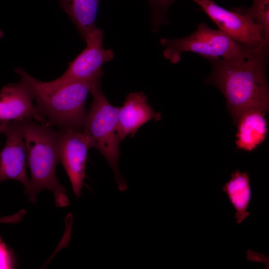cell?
Returning <instances> with one entry per match:
<instances>
[{
  "mask_svg": "<svg viewBox=\"0 0 269 269\" xmlns=\"http://www.w3.org/2000/svg\"><path fill=\"white\" fill-rule=\"evenodd\" d=\"M269 45L257 49L246 48L241 55L223 59H209L212 72L206 83L217 87L223 93L234 122L251 110H269V85L267 66Z\"/></svg>",
  "mask_w": 269,
  "mask_h": 269,
  "instance_id": "obj_1",
  "label": "cell"
},
{
  "mask_svg": "<svg viewBox=\"0 0 269 269\" xmlns=\"http://www.w3.org/2000/svg\"><path fill=\"white\" fill-rule=\"evenodd\" d=\"M31 91L36 108L49 126L59 130L82 131L85 103L92 85L80 81L43 82L22 68L14 69Z\"/></svg>",
  "mask_w": 269,
  "mask_h": 269,
  "instance_id": "obj_2",
  "label": "cell"
},
{
  "mask_svg": "<svg viewBox=\"0 0 269 269\" xmlns=\"http://www.w3.org/2000/svg\"><path fill=\"white\" fill-rule=\"evenodd\" d=\"M20 122L31 174L28 186L25 189L29 200L34 203L37 194L47 189L53 193L57 207H66L69 204V198L56 176L59 160L58 131L32 120Z\"/></svg>",
  "mask_w": 269,
  "mask_h": 269,
  "instance_id": "obj_3",
  "label": "cell"
},
{
  "mask_svg": "<svg viewBox=\"0 0 269 269\" xmlns=\"http://www.w3.org/2000/svg\"><path fill=\"white\" fill-rule=\"evenodd\" d=\"M90 92L93 100L86 112L82 131L90 148L98 149L112 168L119 189L125 191L127 185L118 167L121 142L118 134L120 107L109 102L102 90L101 83L94 85Z\"/></svg>",
  "mask_w": 269,
  "mask_h": 269,
  "instance_id": "obj_4",
  "label": "cell"
},
{
  "mask_svg": "<svg viewBox=\"0 0 269 269\" xmlns=\"http://www.w3.org/2000/svg\"><path fill=\"white\" fill-rule=\"evenodd\" d=\"M160 43L165 47L164 57L173 64L180 61L181 54L184 52L195 53L207 60L220 57L228 59L241 55L247 48L203 22L189 36L171 39L163 38Z\"/></svg>",
  "mask_w": 269,
  "mask_h": 269,
  "instance_id": "obj_5",
  "label": "cell"
},
{
  "mask_svg": "<svg viewBox=\"0 0 269 269\" xmlns=\"http://www.w3.org/2000/svg\"><path fill=\"white\" fill-rule=\"evenodd\" d=\"M221 30L234 41L250 49L264 45L262 28L239 8L228 10L212 0H193Z\"/></svg>",
  "mask_w": 269,
  "mask_h": 269,
  "instance_id": "obj_6",
  "label": "cell"
},
{
  "mask_svg": "<svg viewBox=\"0 0 269 269\" xmlns=\"http://www.w3.org/2000/svg\"><path fill=\"white\" fill-rule=\"evenodd\" d=\"M84 41L85 48L69 63L67 69L56 81H84L92 85L101 81V67L114 58V52L103 47V30L97 27Z\"/></svg>",
  "mask_w": 269,
  "mask_h": 269,
  "instance_id": "obj_7",
  "label": "cell"
},
{
  "mask_svg": "<svg viewBox=\"0 0 269 269\" xmlns=\"http://www.w3.org/2000/svg\"><path fill=\"white\" fill-rule=\"evenodd\" d=\"M0 134L6 137L5 145L0 152V183L5 180H15L21 183L26 189L29 180L20 121L0 122Z\"/></svg>",
  "mask_w": 269,
  "mask_h": 269,
  "instance_id": "obj_8",
  "label": "cell"
},
{
  "mask_svg": "<svg viewBox=\"0 0 269 269\" xmlns=\"http://www.w3.org/2000/svg\"><path fill=\"white\" fill-rule=\"evenodd\" d=\"M59 157L78 198L86 177L88 150L90 148L82 131L59 130Z\"/></svg>",
  "mask_w": 269,
  "mask_h": 269,
  "instance_id": "obj_9",
  "label": "cell"
},
{
  "mask_svg": "<svg viewBox=\"0 0 269 269\" xmlns=\"http://www.w3.org/2000/svg\"><path fill=\"white\" fill-rule=\"evenodd\" d=\"M33 99L31 91L21 80L3 86L0 91V122L34 119L48 125L33 105Z\"/></svg>",
  "mask_w": 269,
  "mask_h": 269,
  "instance_id": "obj_10",
  "label": "cell"
},
{
  "mask_svg": "<svg viewBox=\"0 0 269 269\" xmlns=\"http://www.w3.org/2000/svg\"><path fill=\"white\" fill-rule=\"evenodd\" d=\"M160 119V114L148 105L147 97L142 92L129 93L119 109L118 134L121 141L128 135L133 137L148 121H158Z\"/></svg>",
  "mask_w": 269,
  "mask_h": 269,
  "instance_id": "obj_11",
  "label": "cell"
},
{
  "mask_svg": "<svg viewBox=\"0 0 269 269\" xmlns=\"http://www.w3.org/2000/svg\"><path fill=\"white\" fill-rule=\"evenodd\" d=\"M265 112L251 110L245 112L238 119L237 148L245 151H252L262 143L268 132Z\"/></svg>",
  "mask_w": 269,
  "mask_h": 269,
  "instance_id": "obj_12",
  "label": "cell"
},
{
  "mask_svg": "<svg viewBox=\"0 0 269 269\" xmlns=\"http://www.w3.org/2000/svg\"><path fill=\"white\" fill-rule=\"evenodd\" d=\"M84 40L97 27L95 20L100 0H58Z\"/></svg>",
  "mask_w": 269,
  "mask_h": 269,
  "instance_id": "obj_13",
  "label": "cell"
},
{
  "mask_svg": "<svg viewBox=\"0 0 269 269\" xmlns=\"http://www.w3.org/2000/svg\"><path fill=\"white\" fill-rule=\"evenodd\" d=\"M236 209L235 219L241 223L249 215L247 208L251 198L250 179L247 172L234 171L231 178L223 187Z\"/></svg>",
  "mask_w": 269,
  "mask_h": 269,
  "instance_id": "obj_14",
  "label": "cell"
},
{
  "mask_svg": "<svg viewBox=\"0 0 269 269\" xmlns=\"http://www.w3.org/2000/svg\"><path fill=\"white\" fill-rule=\"evenodd\" d=\"M252 6L248 8L238 7L247 14L262 28L264 43L269 44V0H253Z\"/></svg>",
  "mask_w": 269,
  "mask_h": 269,
  "instance_id": "obj_15",
  "label": "cell"
},
{
  "mask_svg": "<svg viewBox=\"0 0 269 269\" xmlns=\"http://www.w3.org/2000/svg\"><path fill=\"white\" fill-rule=\"evenodd\" d=\"M151 10V19L154 29L167 22L166 14L168 7L176 0H148Z\"/></svg>",
  "mask_w": 269,
  "mask_h": 269,
  "instance_id": "obj_16",
  "label": "cell"
},
{
  "mask_svg": "<svg viewBox=\"0 0 269 269\" xmlns=\"http://www.w3.org/2000/svg\"><path fill=\"white\" fill-rule=\"evenodd\" d=\"M13 267V257L0 236V269H12Z\"/></svg>",
  "mask_w": 269,
  "mask_h": 269,
  "instance_id": "obj_17",
  "label": "cell"
},
{
  "mask_svg": "<svg viewBox=\"0 0 269 269\" xmlns=\"http://www.w3.org/2000/svg\"><path fill=\"white\" fill-rule=\"evenodd\" d=\"M18 221V218L16 215H14L0 218V223H16Z\"/></svg>",
  "mask_w": 269,
  "mask_h": 269,
  "instance_id": "obj_18",
  "label": "cell"
},
{
  "mask_svg": "<svg viewBox=\"0 0 269 269\" xmlns=\"http://www.w3.org/2000/svg\"><path fill=\"white\" fill-rule=\"evenodd\" d=\"M3 36V33L2 30H0V38H2Z\"/></svg>",
  "mask_w": 269,
  "mask_h": 269,
  "instance_id": "obj_19",
  "label": "cell"
}]
</instances>
